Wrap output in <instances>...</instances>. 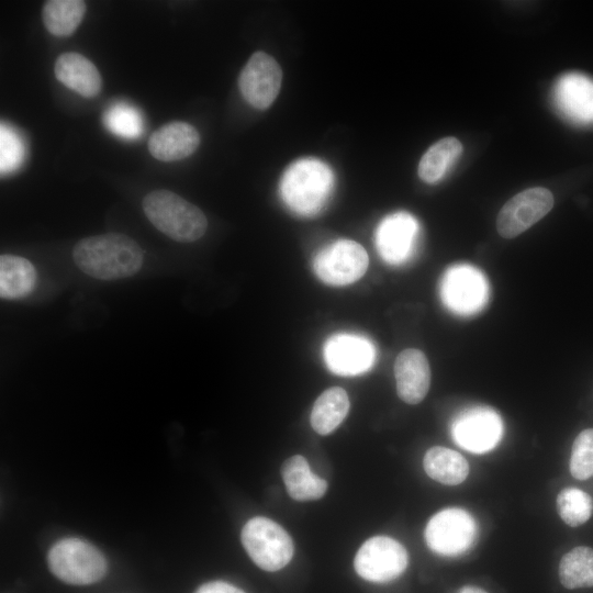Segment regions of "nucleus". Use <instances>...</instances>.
Listing matches in <instances>:
<instances>
[{
	"label": "nucleus",
	"mask_w": 593,
	"mask_h": 593,
	"mask_svg": "<svg viewBox=\"0 0 593 593\" xmlns=\"http://www.w3.org/2000/svg\"><path fill=\"white\" fill-rule=\"evenodd\" d=\"M76 266L101 280L132 277L143 265L139 245L122 233H105L80 239L72 249Z\"/></svg>",
	"instance_id": "obj_1"
},
{
	"label": "nucleus",
	"mask_w": 593,
	"mask_h": 593,
	"mask_svg": "<svg viewBox=\"0 0 593 593\" xmlns=\"http://www.w3.org/2000/svg\"><path fill=\"white\" fill-rule=\"evenodd\" d=\"M143 210L150 223L179 243L201 238L208 228L204 213L194 204L169 190H154L143 199Z\"/></svg>",
	"instance_id": "obj_2"
},
{
	"label": "nucleus",
	"mask_w": 593,
	"mask_h": 593,
	"mask_svg": "<svg viewBox=\"0 0 593 593\" xmlns=\"http://www.w3.org/2000/svg\"><path fill=\"white\" fill-rule=\"evenodd\" d=\"M331 168L315 158H302L286 169L280 192L286 204L295 213L310 216L326 203L332 188Z\"/></svg>",
	"instance_id": "obj_3"
},
{
	"label": "nucleus",
	"mask_w": 593,
	"mask_h": 593,
	"mask_svg": "<svg viewBox=\"0 0 593 593\" xmlns=\"http://www.w3.org/2000/svg\"><path fill=\"white\" fill-rule=\"evenodd\" d=\"M47 563L59 580L75 585L100 581L108 564L103 555L89 542L79 538H64L49 549Z\"/></svg>",
	"instance_id": "obj_4"
},
{
	"label": "nucleus",
	"mask_w": 593,
	"mask_h": 593,
	"mask_svg": "<svg viewBox=\"0 0 593 593\" xmlns=\"http://www.w3.org/2000/svg\"><path fill=\"white\" fill-rule=\"evenodd\" d=\"M242 542L251 560L262 570L278 571L293 556V541L276 522L257 516L242 529Z\"/></svg>",
	"instance_id": "obj_5"
},
{
	"label": "nucleus",
	"mask_w": 593,
	"mask_h": 593,
	"mask_svg": "<svg viewBox=\"0 0 593 593\" xmlns=\"http://www.w3.org/2000/svg\"><path fill=\"white\" fill-rule=\"evenodd\" d=\"M477 537L474 518L462 508H445L435 514L425 528V540L430 550L454 557L466 552Z\"/></svg>",
	"instance_id": "obj_6"
},
{
	"label": "nucleus",
	"mask_w": 593,
	"mask_h": 593,
	"mask_svg": "<svg viewBox=\"0 0 593 593\" xmlns=\"http://www.w3.org/2000/svg\"><path fill=\"white\" fill-rule=\"evenodd\" d=\"M368 265V254L359 243L338 239L315 256L313 269L324 283L342 287L359 280Z\"/></svg>",
	"instance_id": "obj_7"
},
{
	"label": "nucleus",
	"mask_w": 593,
	"mask_h": 593,
	"mask_svg": "<svg viewBox=\"0 0 593 593\" xmlns=\"http://www.w3.org/2000/svg\"><path fill=\"white\" fill-rule=\"evenodd\" d=\"M409 561L405 548L395 539L376 536L362 544L354 566L357 574L374 583H387L399 578Z\"/></svg>",
	"instance_id": "obj_8"
},
{
	"label": "nucleus",
	"mask_w": 593,
	"mask_h": 593,
	"mask_svg": "<svg viewBox=\"0 0 593 593\" xmlns=\"http://www.w3.org/2000/svg\"><path fill=\"white\" fill-rule=\"evenodd\" d=\"M282 69L278 61L265 52H255L242 69L238 88L243 98L255 109H268L279 94Z\"/></svg>",
	"instance_id": "obj_9"
},
{
	"label": "nucleus",
	"mask_w": 593,
	"mask_h": 593,
	"mask_svg": "<svg viewBox=\"0 0 593 593\" xmlns=\"http://www.w3.org/2000/svg\"><path fill=\"white\" fill-rule=\"evenodd\" d=\"M552 206L553 197L548 189H526L511 198L500 210L497 233L503 238H514L541 220Z\"/></svg>",
	"instance_id": "obj_10"
},
{
	"label": "nucleus",
	"mask_w": 593,
	"mask_h": 593,
	"mask_svg": "<svg viewBox=\"0 0 593 593\" xmlns=\"http://www.w3.org/2000/svg\"><path fill=\"white\" fill-rule=\"evenodd\" d=\"M451 434L461 448L475 454L486 452L501 440V417L493 409L471 407L456 417Z\"/></svg>",
	"instance_id": "obj_11"
},
{
	"label": "nucleus",
	"mask_w": 593,
	"mask_h": 593,
	"mask_svg": "<svg viewBox=\"0 0 593 593\" xmlns=\"http://www.w3.org/2000/svg\"><path fill=\"white\" fill-rule=\"evenodd\" d=\"M445 304L460 314H470L483 306L488 299V284L474 267L459 265L449 268L441 281Z\"/></svg>",
	"instance_id": "obj_12"
},
{
	"label": "nucleus",
	"mask_w": 593,
	"mask_h": 593,
	"mask_svg": "<svg viewBox=\"0 0 593 593\" xmlns=\"http://www.w3.org/2000/svg\"><path fill=\"white\" fill-rule=\"evenodd\" d=\"M323 355L331 371L340 376L360 374L371 368L374 348L363 337L338 334L325 343Z\"/></svg>",
	"instance_id": "obj_13"
},
{
	"label": "nucleus",
	"mask_w": 593,
	"mask_h": 593,
	"mask_svg": "<svg viewBox=\"0 0 593 593\" xmlns=\"http://www.w3.org/2000/svg\"><path fill=\"white\" fill-rule=\"evenodd\" d=\"M553 102L570 122L593 124V79L579 72L563 75L555 85Z\"/></svg>",
	"instance_id": "obj_14"
},
{
	"label": "nucleus",
	"mask_w": 593,
	"mask_h": 593,
	"mask_svg": "<svg viewBox=\"0 0 593 593\" xmlns=\"http://www.w3.org/2000/svg\"><path fill=\"white\" fill-rule=\"evenodd\" d=\"M418 234V223L406 212L384 217L376 232V245L381 257L390 264H400L410 257Z\"/></svg>",
	"instance_id": "obj_15"
},
{
	"label": "nucleus",
	"mask_w": 593,
	"mask_h": 593,
	"mask_svg": "<svg viewBox=\"0 0 593 593\" xmlns=\"http://www.w3.org/2000/svg\"><path fill=\"white\" fill-rule=\"evenodd\" d=\"M399 398L407 404L421 403L430 385V368L425 354L415 348L402 350L394 362Z\"/></svg>",
	"instance_id": "obj_16"
},
{
	"label": "nucleus",
	"mask_w": 593,
	"mask_h": 593,
	"mask_svg": "<svg viewBox=\"0 0 593 593\" xmlns=\"http://www.w3.org/2000/svg\"><path fill=\"white\" fill-rule=\"evenodd\" d=\"M199 145L198 130L182 121H172L163 125L152 134L147 143L150 155L166 163L191 156Z\"/></svg>",
	"instance_id": "obj_17"
},
{
	"label": "nucleus",
	"mask_w": 593,
	"mask_h": 593,
	"mask_svg": "<svg viewBox=\"0 0 593 593\" xmlns=\"http://www.w3.org/2000/svg\"><path fill=\"white\" fill-rule=\"evenodd\" d=\"M54 72L58 81L85 98H93L102 89V78L98 68L79 53L60 54L55 61Z\"/></svg>",
	"instance_id": "obj_18"
},
{
	"label": "nucleus",
	"mask_w": 593,
	"mask_h": 593,
	"mask_svg": "<svg viewBox=\"0 0 593 593\" xmlns=\"http://www.w3.org/2000/svg\"><path fill=\"white\" fill-rule=\"evenodd\" d=\"M281 477L289 495L296 501L317 500L327 490V482L311 471L309 462L301 455L292 456L282 463Z\"/></svg>",
	"instance_id": "obj_19"
},
{
	"label": "nucleus",
	"mask_w": 593,
	"mask_h": 593,
	"mask_svg": "<svg viewBox=\"0 0 593 593\" xmlns=\"http://www.w3.org/2000/svg\"><path fill=\"white\" fill-rule=\"evenodd\" d=\"M36 283V270L25 258L4 254L0 257V295L18 300L30 294Z\"/></svg>",
	"instance_id": "obj_20"
},
{
	"label": "nucleus",
	"mask_w": 593,
	"mask_h": 593,
	"mask_svg": "<svg viewBox=\"0 0 593 593\" xmlns=\"http://www.w3.org/2000/svg\"><path fill=\"white\" fill-rule=\"evenodd\" d=\"M347 392L333 387L320 394L311 412V426L320 435L334 432L345 419L349 411Z\"/></svg>",
	"instance_id": "obj_21"
},
{
	"label": "nucleus",
	"mask_w": 593,
	"mask_h": 593,
	"mask_svg": "<svg viewBox=\"0 0 593 593\" xmlns=\"http://www.w3.org/2000/svg\"><path fill=\"white\" fill-rule=\"evenodd\" d=\"M423 467L429 478L447 485L461 483L469 473L468 461L462 455L440 446L426 451Z\"/></svg>",
	"instance_id": "obj_22"
},
{
	"label": "nucleus",
	"mask_w": 593,
	"mask_h": 593,
	"mask_svg": "<svg viewBox=\"0 0 593 593\" xmlns=\"http://www.w3.org/2000/svg\"><path fill=\"white\" fill-rule=\"evenodd\" d=\"M462 153L456 137H444L433 144L422 156L417 172L426 183L438 182Z\"/></svg>",
	"instance_id": "obj_23"
},
{
	"label": "nucleus",
	"mask_w": 593,
	"mask_h": 593,
	"mask_svg": "<svg viewBox=\"0 0 593 593\" xmlns=\"http://www.w3.org/2000/svg\"><path fill=\"white\" fill-rule=\"evenodd\" d=\"M86 13V2L81 0H49L42 8L45 29L55 36L71 35Z\"/></svg>",
	"instance_id": "obj_24"
},
{
	"label": "nucleus",
	"mask_w": 593,
	"mask_h": 593,
	"mask_svg": "<svg viewBox=\"0 0 593 593\" xmlns=\"http://www.w3.org/2000/svg\"><path fill=\"white\" fill-rule=\"evenodd\" d=\"M561 584L570 590L593 586V549L575 547L559 563Z\"/></svg>",
	"instance_id": "obj_25"
},
{
	"label": "nucleus",
	"mask_w": 593,
	"mask_h": 593,
	"mask_svg": "<svg viewBox=\"0 0 593 593\" xmlns=\"http://www.w3.org/2000/svg\"><path fill=\"white\" fill-rule=\"evenodd\" d=\"M557 511L566 524L575 527L591 517L593 500L580 489L566 488L557 496Z\"/></svg>",
	"instance_id": "obj_26"
},
{
	"label": "nucleus",
	"mask_w": 593,
	"mask_h": 593,
	"mask_svg": "<svg viewBox=\"0 0 593 593\" xmlns=\"http://www.w3.org/2000/svg\"><path fill=\"white\" fill-rule=\"evenodd\" d=\"M108 128L124 138L138 137L143 131V120L138 111L128 104L116 103L104 114Z\"/></svg>",
	"instance_id": "obj_27"
},
{
	"label": "nucleus",
	"mask_w": 593,
	"mask_h": 593,
	"mask_svg": "<svg viewBox=\"0 0 593 593\" xmlns=\"http://www.w3.org/2000/svg\"><path fill=\"white\" fill-rule=\"evenodd\" d=\"M570 472L578 480L593 475V428L582 430L575 438L570 457Z\"/></svg>",
	"instance_id": "obj_28"
},
{
	"label": "nucleus",
	"mask_w": 593,
	"mask_h": 593,
	"mask_svg": "<svg viewBox=\"0 0 593 593\" xmlns=\"http://www.w3.org/2000/svg\"><path fill=\"white\" fill-rule=\"evenodd\" d=\"M24 156L21 137L10 126L1 123L0 127V170L1 175L15 169Z\"/></svg>",
	"instance_id": "obj_29"
},
{
	"label": "nucleus",
	"mask_w": 593,
	"mask_h": 593,
	"mask_svg": "<svg viewBox=\"0 0 593 593\" xmlns=\"http://www.w3.org/2000/svg\"><path fill=\"white\" fill-rule=\"evenodd\" d=\"M194 593H245L235 585L223 581H212L202 584Z\"/></svg>",
	"instance_id": "obj_30"
},
{
	"label": "nucleus",
	"mask_w": 593,
	"mask_h": 593,
	"mask_svg": "<svg viewBox=\"0 0 593 593\" xmlns=\"http://www.w3.org/2000/svg\"><path fill=\"white\" fill-rule=\"evenodd\" d=\"M459 593H486L484 590L478 588V586H463Z\"/></svg>",
	"instance_id": "obj_31"
}]
</instances>
